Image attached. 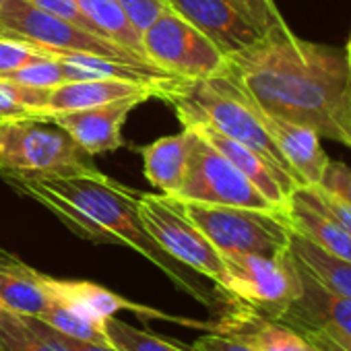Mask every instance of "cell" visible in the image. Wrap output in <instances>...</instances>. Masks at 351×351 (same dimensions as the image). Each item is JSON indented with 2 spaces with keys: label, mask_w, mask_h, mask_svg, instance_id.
Listing matches in <instances>:
<instances>
[{
  "label": "cell",
  "mask_w": 351,
  "mask_h": 351,
  "mask_svg": "<svg viewBox=\"0 0 351 351\" xmlns=\"http://www.w3.org/2000/svg\"><path fill=\"white\" fill-rule=\"evenodd\" d=\"M261 114L271 138L275 141L300 186H318L322 171L330 159L320 145V134L310 126L271 116L263 110Z\"/></svg>",
  "instance_id": "17"
},
{
  "label": "cell",
  "mask_w": 351,
  "mask_h": 351,
  "mask_svg": "<svg viewBox=\"0 0 351 351\" xmlns=\"http://www.w3.org/2000/svg\"><path fill=\"white\" fill-rule=\"evenodd\" d=\"M54 58L60 62L66 81L118 79V81H132V83H147V85H163L178 79L157 69L155 64H136V62H124V60L89 56V54H66Z\"/></svg>",
  "instance_id": "21"
},
{
  "label": "cell",
  "mask_w": 351,
  "mask_h": 351,
  "mask_svg": "<svg viewBox=\"0 0 351 351\" xmlns=\"http://www.w3.org/2000/svg\"><path fill=\"white\" fill-rule=\"evenodd\" d=\"M193 351H256L252 349L250 345L242 343V341H236V339H230V337H223V335H217V332H207V335H201L193 347Z\"/></svg>",
  "instance_id": "35"
},
{
  "label": "cell",
  "mask_w": 351,
  "mask_h": 351,
  "mask_svg": "<svg viewBox=\"0 0 351 351\" xmlns=\"http://www.w3.org/2000/svg\"><path fill=\"white\" fill-rule=\"evenodd\" d=\"M223 75L263 112L351 149V73L343 50L302 40L283 23L230 54Z\"/></svg>",
  "instance_id": "1"
},
{
  "label": "cell",
  "mask_w": 351,
  "mask_h": 351,
  "mask_svg": "<svg viewBox=\"0 0 351 351\" xmlns=\"http://www.w3.org/2000/svg\"><path fill=\"white\" fill-rule=\"evenodd\" d=\"M316 189L343 201L345 205H351V165L328 159Z\"/></svg>",
  "instance_id": "30"
},
{
  "label": "cell",
  "mask_w": 351,
  "mask_h": 351,
  "mask_svg": "<svg viewBox=\"0 0 351 351\" xmlns=\"http://www.w3.org/2000/svg\"><path fill=\"white\" fill-rule=\"evenodd\" d=\"M298 330L304 332L318 351H351V339L328 326H306Z\"/></svg>",
  "instance_id": "34"
},
{
  "label": "cell",
  "mask_w": 351,
  "mask_h": 351,
  "mask_svg": "<svg viewBox=\"0 0 351 351\" xmlns=\"http://www.w3.org/2000/svg\"><path fill=\"white\" fill-rule=\"evenodd\" d=\"M3 3H5V0H0V7H3Z\"/></svg>",
  "instance_id": "38"
},
{
  "label": "cell",
  "mask_w": 351,
  "mask_h": 351,
  "mask_svg": "<svg viewBox=\"0 0 351 351\" xmlns=\"http://www.w3.org/2000/svg\"><path fill=\"white\" fill-rule=\"evenodd\" d=\"M75 138L48 116L0 122V171L66 173L95 167Z\"/></svg>",
  "instance_id": "3"
},
{
  "label": "cell",
  "mask_w": 351,
  "mask_h": 351,
  "mask_svg": "<svg viewBox=\"0 0 351 351\" xmlns=\"http://www.w3.org/2000/svg\"><path fill=\"white\" fill-rule=\"evenodd\" d=\"M173 199L205 205L277 211L246 176L203 136H199L193 147L182 189Z\"/></svg>",
  "instance_id": "9"
},
{
  "label": "cell",
  "mask_w": 351,
  "mask_h": 351,
  "mask_svg": "<svg viewBox=\"0 0 351 351\" xmlns=\"http://www.w3.org/2000/svg\"><path fill=\"white\" fill-rule=\"evenodd\" d=\"M0 351H64L38 316L0 308Z\"/></svg>",
  "instance_id": "24"
},
{
  "label": "cell",
  "mask_w": 351,
  "mask_h": 351,
  "mask_svg": "<svg viewBox=\"0 0 351 351\" xmlns=\"http://www.w3.org/2000/svg\"><path fill=\"white\" fill-rule=\"evenodd\" d=\"M75 3L99 36L120 44V46L128 48L130 52L138 54L141 58H145L141 32L128 21L126 13L122 11V7L116 3V0H75Z\"/></svg>",
  "instance_id": "23"
},
{
  "label": "cell",
  "mask_w": 351,
  "mask_h": 351,
  "mask_svg": "<svg viewBox=\"0 0 351 351\" xmlns=\"http://www.w3.org/2000/svg\"><path fill=\"white\" fill-rule=\"evenodd\" d=\"M38 318H42L46 324H50L52 328H56L58 332L66 337H73L79 341H93V343H110L104 322L87 316L73 304L52 298L50 306Z\"/></svg>",
  "instance_id": "25"
},
{
  "label": "cell",
  "mask_w": 351,
  "mask_h": 351,
  "mask_svg": "<svg viewBox=\"0 0 351 351\" xmlns=\"http://www.w3.org/2000/svg\"><path fill=\"white\" fill-rule=\"evenodd\" d=\"M138 104H143V99L128 97L104 106L56 112L48 118H52L60 128H64L87 155H99L116 151L124 145L122 124Z\"/></svg>",
  "instance_id": "14"
},
{
  "label": "cell",
  "mask_w": 351,
  "mask_h": 351,
  "mask_svg": "<svg viewBox=\"0 0 351 351\" xmlns=\"http://www.w3.org/2000/svg\"><path fill=\"white\" fill-rule=\"evenodd\" d=\"M48 326V332L52 335V339L64 349V351H118L112 343H93V341H79V339H73V337H66L62 332H58L56 328H52L50 324Z\"/></svg>",
  "instance_id": "36"
},
{
  "label": "cell",
  "mask_w": 351,
  "mask_h": 351,
  "mask_svg": "<svg viewBox=\"0 0 351 351\" xmlns=\"http://www.w3.org/2000/svg\"><path fill=\"white\" fill-rule=\"evenodd\" d=\"M283 217L289 230L304 236L326 254L351 263V232L324 209L310 203L298 189L291 193Z\"/></svg>",
  "instance_id": "20"
},
{
  "label": "cell",
  "mask_w": 351,
  "mask_h": 351,
  "mask_svg": "<svg viewBox=\"0 0 351 351\" xmlns=\"http://www.w3.org/2000/svg\"><path fill=\"white\" fill-rule=\"evenodd\" d=\"M345 60H347V66H349V73H351V32H349V40H347V46H345Z\"/></svg>",
  "instance_id": "37"
},
{
  "label": "cell",
  "mask_w": 351,
  "mask_h": 351,
  "mask_svg": "<svg viewBox=\"0 0 351 351\" xmlns=\"http://www.w3.org/2000/svg\"><path fill=\"white\" fill-rule=\"evenodd\" d=\"M197 138L199 134L184 126V130L178 134H169L141 147L145 178L159 189L161 195L176 197L180 193Z\"/></svg>",
  "instance_id": "18"
},
{
  "label": "cell",
  "mask_w": 351,
  "mask_h": 351,
  "mask_svg": "<svg viewBox=\"0 0 351 351\" xmlns=\"http://www.w3.org/2000/svg\"><path fill=\"white\" fill-rule=\"evenodd\" d=\"M0 36L27 42L50 56L89 54L136 64H151L128 48L60 19L29 0H5L0 7Z\"/></svg>",
  "instance_id": "4"
},
{
  "label": "cell",
  "mask_w": 351,
  "mask_h": 351,
  "mask_svg": "<svg viewBox=\"0 0 351 351\" xmlns=\"http://www.w3.org/2000/svg\"><path fill=\"white\" fill-rule=\"evenodd\" d=\"M234 3L240 7V11L248 17V21L261 34L285 23L275 5V0H234Z\"/></svg>",
  "instance_id": "31"
},
{
  "label": "cell",
  "mask_w": 351,
  "mask_h": 351,
  "mask_svg": "<svg viewBox=\"0 0 351 351\" xmlns=\"http://www.w3.org/2000/svg\"><path fill=\"white\" fill-rule=\"evenodd\" d=\"M0 79H7V81L19 83L25 87H38V89H54L66 81L62 66L54 56L40 58L32 64H25L23 69H17L13 73L3 75Z\"/></svg>",
  "instance_id": "28"
},
{
  "label": "cell",
  "mask_w": 351,
  "mask_h": 351,
  "mask_svg": "<svg viewBox=\"0 0 351 351\" xmlns=\"http://www.w3.org/2000/svg\"><path fill=\"white\" fill-rule=\"evenodd\" d=\"M226 302L244 304L277 318L298 295L300 275L289 248L277 256L223 254Z\"/></svg>",
  "instance_id": "8"
},
{
  "label": "cell",
  "mask_w": 351,
  "mask_h": 351,
  "mask_svg": "<svg viewBox=\"0 0 351 351\" xmlns=\"http://www.w3.org/2000/svg\"><path fill=\"white\" fill-rule=\"evenodd\" d=\"M46 56H50V54H46L44 50H40L27 42L0 36V77L7 73H13L17 69H23L25 64H32Z\"/></svg>",
  "instance_id": "29"
},
{
  "label": "cell",
  "mask_w": 351,
  "mask_h": 351,
  "mask_svg": "<svg viewBox=\"0 0 351 351\" xmlns=\"http://www.w3.org/2000/svg\"><path fill=\"white\" fill-rule=\"evenodd\" d=\"M126 13L128 21L143 34L165 9L163 0H116Z\"/></svg>",
  "instance_id": "32"
},
{
  "label": "cell",
  "mask_w": 351,
  "mask_h": 351,
  "mask_svg": "<svg viewBox=\"0 0 351 351\" xmlns=\"http://www.w3.org/2000/svg\"><path fill=\"white\" fill-rule=\"evenodd\" d=\"M289 252L326 289L351 300V263L326 254L304 236L289 232Z\"/></svg>",
  "instance_id": "22"
},
{
  "label": "cell",
  "mask_w": 351,
  "mask_h": 351,
  "mask_svg": "<svg viewBox=\"0 0 351 351\" xmlns=\"http://www.w3.org/2000/svg\"><path fill=\"white\" fill-rule=\"evenodd\" d=\"M108 341L118 349V351H193V349H184L180 345H176L159 335H153L149 330H141L134 328L132 324L110 316L104 322Z\"/></svg>",
  "instance_id": "27"
},
{
  "label": "cell",
  "mask_w": 351,
  "mask_h": 351,
  "mask_svg": "<svg viewBox=\"0 0 351 351\" xmlns=\"http://www.w3.org/2000/svg\"><path fill=\"white\" fill-rule=\"evenodd\" d=\"M141 40L145 58L173 77L195 81L226 73L228 56L169 7L141 34Z\"/></svg>",
  "instance_id": "7"
},
{
  "label": "cell",
  "mask_w": 351,
  "mask_h": 351,
  "mask_svg": "<svg viewBox=\"0 0 351 351\" xmlns=\"http://www.w3.org/2000/svg\"><path fill=\"white\" fill-rule=\"evenodd\" d=\"M191 221L223 254L277 256L289 248V226L281 211L180 201Z\"/></svg>",
  "instance_id": "5"
},
{
  "label": "cell",
  "mask_w": 351,
  "mask_h": 351,
  "mask_svg": "<svg viewBox=\"0 0 351 351\" xmlns=\"http://www.w3.org/2000/svg\"><path fill=\"white\" fill-rule=\"evenodd\" d=\"M138 215L151 238L165 250L171 258L193 269L195 273L213 281L215 291L221 295L223 306V285H226V263L221 252L207 240V236L191 221L184 213L182 203L167 195H147L138 197Z\"/></svg>",
  "instance_id": "6"
},
{
  "label": "cell",
  "mask_w": 351,
  "mask_h": 351,
  "mask_svg": "<svg viewBox=\"0 0 351 351\" xmlns=\"http://www.w3.org/2000/svg\"><path fill=\"white\" fill-rule=\"evenodd\" d=\"M213 322V332L242 341L256 351H318L298 328L238 302L226 304L221 316Z\"/></svg>",
  "instance_id": "12"
},
{
  "label": "cell",
  "mask_w": 351,
  "mask_h": 351,
  "mask_svg": "<svg viewBox=\"0 0 351 351\" xmlns=\"http://www.w3.org/2000/svg\"><path fill=\"white\" fill-rule=\"evenodd\" d=\"M173 81H169V83H173ZM169 83L147 85V83H132V81H118V79L64 81L62 85H58L50 91L46 106L40 110L38 116H50L56 112H73V110L104 106V104L128 99V97H138V99L147 101L149 97H161L163 89Z\"/></svg>",
  "instance_id": "16"
},
{
  "label": "cell",
  "mask_w": 351,
  "mask_h": 351,
  "mask_svg": "<svg viewBox=\"0 0 351 351\" xmlns=\"http://www.w3.org/2000/svg\"><path fill=\"white\" fill-rule=\"evenodd\" d=\"M310 203H314L316 207L324 209L328 215H332L341 226H345L351 232V205H345L343 201L326 195L324 191L316 189V186H300L298 189Z\"/></svg>",
  "instance_id": "33"
},
{
  "label": "cell",
  "mask_w": 351,
  "mask_h": 351,
  "mask_svg": "<svg viewBox=\"0 0 351 351\" xmlns=\"http://www.w3.org/2000/svg\"><path fill=\"white\" fill-rule=\"evenodd\" d=\"M48 289L52 293L54 300L73 304L75 308H79L81 312H85L87 316L106 322L110 316H116L118 312H132L143 320H167V322H176L180 326H191V328H201L207 332L215 330V322H203V320H195L189 316H173L167 312H161L157 308L151 306H143L136 302L126 300L124 295H118L97 283L91 281H73V279H54L48 275Z\"/></svg>",
  "instance_id": "10"
},
{
  "label": "cell",
  "mask_w": 351,
  "mask_h": 351,
  "mask_svg": "<svg viewBox=\"0 0 351 351\" xmlns=\"http://www.w3.org/2000/svg\"><path fill=\"white\" fill-rule=\"evenodd\" d=\"M186 126L193 128L199 136H203L209 145H213L223 157H228L277 211H281V213L285 211L291 193L295 189H300L295 178H291V176L285 173L283 169L275 167L261 153L226 136L223 132H219L217 128H213L207 122H193Z\"/></svg>",
  "instance_id": "13"
},
{
  "label": "cell",
  "mask_w": 351,
  "mask_h": 351,
  "mask_svg": "<svg viewBox=\"0 0 351 351\" xmlns=\"http://www.w3.org/2000/svg\"><path fill=\"white\" fill-rule=\"evenodd\" d=\"M52 89L25 87L7 79H0V122L38 116L46 106Z\"/></svg>",
  "instance_id": "26"
},
{
  "label": "cell",
  "mask_w": 351,
  "mask_h": 351,
  "mask_svg": "<svg viewBox=\"0 0 351 351\" xmlns=\"http://www.w3.org/2000/svg\"><path fill=\"white\" fill-rule=\"evenodd\" d=\"M50 302L48 275L0 248V304L23 316H40Z\"/></svg>",
  "instance_id": "19"
},
{
  "label": "cell",
  "mask_w": 351,
  "mask_h": 351,
  "mask_svg": "<svg viewBox=\"0 0 351 351\" xmlns=\"http://www.w3.org/2000/svg\"><path fill=\"white\" fill-rule=\"evenodd\" d=\"M21 195L56 215L71 232L95 244H120L151 261L176 287L203 306H223L221 295L209 289L199 273L171 258L145 230L138 215L141 191L112 180L97 167L66 173H3Z\"/></svg>",
  "instance_id": "2"
},
{
  "label": "cell",
  "mask_w": 351,
  "mask_h": 351,
  "mask_svg": "<svg viewBox=\"0 0 351 351\" xmlns=\"http://www.w3.org/2000/svg\"><path fill=\"white\" fill-rule=\"evenodd\" d=\"M295 267L300 275V291L293 302L277 316V320L293 328L328 326L351 339V300L326 289L298 261Z\"/></svg>",
  "instance_id": "15"
},
{
  "label": "cell",
  "mask_w": 351,
  "mask_h": 351,
  "mask_svg": "<svg viewBox=\"0 0 351 351\" xmlns=\"http://www.w3.org/2000/svg\"><path fill=\"white\" fill-rule=\"evenodd\" d=\"M163 3L205 34L226 56L250 46L263 36L234 0H163Z\"/></svg>",
  "instance_id": "11"
}]
</instances>
